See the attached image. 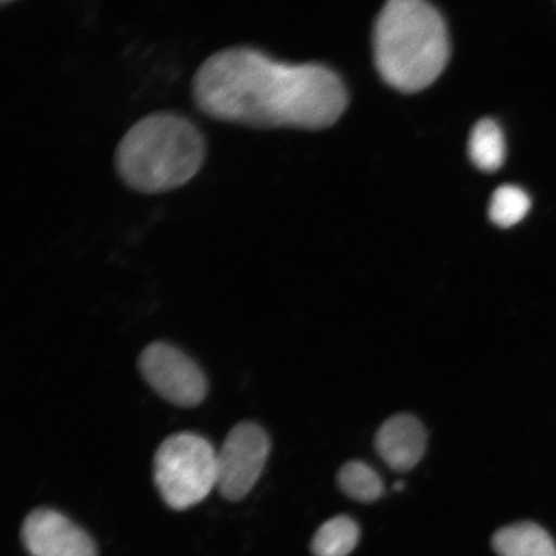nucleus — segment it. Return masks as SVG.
I'll use <instances>...</instances> for the list:
<instances>
[{"label":"nucleus","mask_w":556,"mask_h":556,"mask_svg":"<svg viewBox=\"0 0 556 556\" xmlns=\"http://www.w3.org/2000/svg\"><path fill=\"white\" fill-rule=\"evenodd\" d=\"M191 96L212 119L255 129L330 127L348 102L330 68L285 64L249 46L208 55L193 74Z\"/></svg>","instance_id":"obj_1"},{"label":"nucleus","mask_w":556,"mask_h":556,"mask_svg":"<svg viewBox=\"0 0 556 556\" xmlns=\"http://www.w3.org/2000/svg\"><path fill=\"white\" fill-rule=\"evenodd\" d=\"M154 479L166 505L174 510L190 509L217 486V452L204 437L170 435L156 451Z\"/></svg>","instance_id":"obj_4"},{"label":"nucleus","mask_w":556,"mask_h":556,"mask_svg":"<svg viewBox=\"0 0 556 556\" xmlns=\"http://www.w3.org/2000/svg\"><path fill=\"white\" fill-rule=\"evenodd\" d=\"M531 208V199L517 186H503L493 193L490 218L493 224L509 228L519 224Z\"/></svg>","instance_id":"obj_13"},{"label":"nucleus","mask_w":556,"mask_h":556,"mask_svg":"<svg viewBox=\"0 0 556 556\" xmlns=\"http://www.w3.org/2000/svg\"><path fill=\"white\" fill-rule=\"evenodd\" d=\"M270 452L262 427L243 421L228 433L217 452V489L228 502H240L262 475Z\"/></svg>","instance_id":"obj_5"},{"label":"nucleus","mask_w":556,"mask_h":556,"mask_svg":"<svg viewBox=\"0 0 556 556\" xmlns=\"http://www.w3.org/2000/svg\"><path fill=\"white\" fill-rule=\"evenodd\" d=\"M492 547L498 556H556L551 534L532 521L502 528L493 534Z\"/></svg>","instance_id":"obj_9"},{"label":"nucleus","mask_w":556,"mask_h":556,"mask_svg":"<svg viewBox=\"0 0 556 556\" xmlns=\"http://www.w3.org/2000/svg\"><path fill=\"white\" fill-rule=\"evenodd\" d=\"M506 146L502 128L490 119L479 122L469 139L471 162L483 172H495L505 162Z\"/></svg>","instance_id":"obj_10"},{"label":"nucleus","mask_w":556,"mask_h":556,"mask_svg":"<svg viewBox=\"0 0 556 556\" xmlns=\"http://www.w3.org/2000/svg\"><path fill=\"white\" fill-rule=\"evenodd\" d=\"M138 367L160 397L173 405L194 407L205 399L207 382L203 371L176 346L150 344L139 356Z\"/></svg>","instance_id":"obj_6"},{"label":"nucleus","mask_w":556,"mask_h":556,"mask_svg":"<svg viewBox=\"0 0 556 556\" xmlns=\"http://www.w3.org/2000/svg\"><path fill=\"white\" fill-rule=\"evenodd\" d=\"M21 540L31 556H99L94 541L83 528L47 507L26 517Z\"/></svg>","instance_id":"obj_7"},{"label":"nucleus","mask_w":556,"mask_h":556,"mask_svg":"<svg viewBox=\"0 0 556 556\" xmlns=\"http://www.w3.org/2000/svg\"><path fill=\"white\" fill-rule=\"evenodd\" d=\"M338 483L345 495L361 503L377 502L384 493L378 472L363 462L346 463L339 471Z\"/></svg>","instance_id":"obj_12"},{"label":"nucleus","mask_w":556,"mask_h":556,"mask_svg":"<svg viewBox=\"0 0 556 556\" xmlns=\"http://www.w3.org/2000/svg\"><path fill=\"white\" fill-rule=\"evenodd\" d=\"M375 446L389 468L397 471L412 470L426 452V428L415 416L395 415L378 430Z\"/></svg>","instance_id":"obj_8"},{"label":"nucleus","mask_w":556,"mask_h":556,"mask_svg":"<svg viewBox=\"0 0 556 556\" xmlns=\"http://www.w3.org/2000/svg\"><path fill=\"white\" fill-rule=\"evenodd\" d=\"M375 61L388 85L417 92L438 79L447 65L446 25L433 5L393 0L380 12L374 33Z\"/></svg>","instance_id":"obj_3"},{"label":"nucleus","mask_w":556,"mask_h":556,"mask_svg":"<svg viewBox=\"0 0 556 556\" xmlns=\"http://www.w3.org/2000/svg\"><path fill=\"white\" fill-rule=\"evenodd\" d=\"M359 528L350 517L332 518L318 528L311 548L315 556H348L357 546Z\"/></svg>","instance_id":"obj_11"},{"label":"nucleus","mask_w":556,"mask_h":556,"mask_svg":"<svg viewBox=\"0 0 556 556\" xmlns=\"http://www.w3.org/2000/svg\"><path fill=\"white\" fill-rule=\"evenodd\" d=\"M205 157L203 131L189 117L157 111L125 131L114 152V166L128 189L157 194L190 182Z\"/></svg>","instance_id":"obj_2"}]
</instances>
